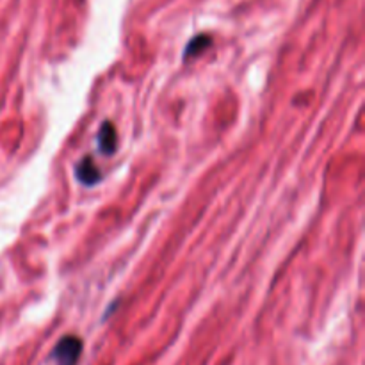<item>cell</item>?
<instances>
[{
	"mask_svg": "<svg viewBox=\"0 0 365 365\" xmlns=\"http://www.w3.org/2000/svg\"><path fill=\"white\" fill-rule=\"evenodd\" d=\"M82 353V341L73 335L63 337L52 351V359L57 365H75L78 362V356Z\"/></svg>",
	"mask_w": 365,
	"mask_h": 365,
	"instance_id": "obj_1",
	"label": "cell"
},
{
	"mask_svg": "<svg viewBox=\"0 0 365 365\" xmlns=\"http://www.w3.org/2000/svg\"><path fill=\"white\" fill-rule=\"evenodd\" d=\"M77 178H78V182H82L84 185L98 184L100 178H102V175L98 173L96 166L93 164L91 157H84V159L77 164Z\"/></svg>",
	"mask_w": 365,
	"mask_h": 365,
	"instance_id": "obj_3",
	"label": "cell"
},
{
	"mask_svg": "<svg viewBox=\"0 0 365 365\" xmlns=\"http://www.w3.org/2000/svg\"><path fill=\"white\" fill-rule=\"evenodd\" d=\"M209 45H210V36L207 34L196 36V38H192L191 41L187 43V46H185L184 57L187 59V57L191 56H198V53L202 52V50H205Z\"/></svg>",
	"mask_w": 365,
	"mask_h": 365,
	"instance_id": "obj_4",
	"label": "cell"
},
{
	"mask_svg": "<svg viewBox=\"0 0 365 365\" xmlns=\"http://www.w3.org/2000/svg\"><path fill=\"white\" fill-rule=\"evenodd\" d=\"M98 150L106 155H113L118 148V134H116V128L110 121H103L102 127L98 130Z\"/></svg>",
	"mask_w": 365,
	"mask_h": 365,
	"instance_id": "obj_2",
	"label": "cell"
}]
</instances>
